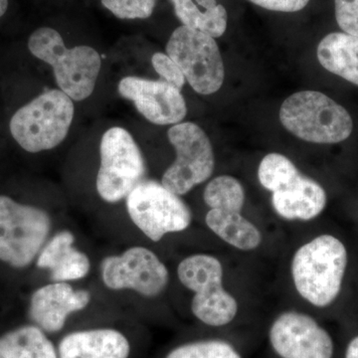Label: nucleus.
<instances>
[{
    "label": "nucleus",
    "mask_w": 358,
    "mask_h": 358,
    "mask_svg": "<svg viewBox=\"0 0 358 358\" xmlns=\"http://www.w3.org/2000/svg\"><path fill=\"white\" fill-rule=\"evenodd\" d=\"M348 264V249L341 239L331 234L313 238L294 254V288L313 307H329L343 289Z\"/></svg>",
    "instance_id": "1"
},
{
    "label": "nucleus",
    "mask_w": 358,
    "mask_h": 358,
    "mask_svg": "<svg viewBox=\"0 0 358 358\" xmlns=\"http://www.w3.org/2000/svg\"><path fill=\"white\" fill-rule=\"evenodd\" d=\"M258 179L272 193L273 208L286 220H313L326 209L324 188L301 173L285 155L277 152L266 155L259 164Z\"/></svg>",
    "instance_id": "2"
},
{
    "label": "nucleus",
    "mask_w": 358,
    "mask_h": 358,
    "mask_svg": "<svg viewBox=\"0 0 358 358\" xmlns=\"http://www.w3.org/2000/svg\"><path fill=\"white\" fill-rule=\"evenodd\" d=\"M28 49L34 57L51 66L59 89L73 101L86 100L93 94L100 74V54L92 47L67 48L57 30L41 27L28 40Z\"/></svg>",
    "instance_id": "3"
},
{
    "label": "nucleus",
    "mask_w": 358,
    "mask_h": 358,
    "mask_svg": "<svg viewBox=\"0 0 358 358\" xmlns=\"http://www.w3.org/2000/svg\"><path fill=\"white\" fill-rule=\"evenodd\" d=\"M279 117L285 129L308 143L336 145L348 140L353 131L348 110L317 91H301L288 96Z\"/></svg>",
    "instance_id": "4"
},
{
    "label": "nucleus",
    "mask_w": 358,
    "mask_h": 358,
    "mask_svg": "<svg viewBox=\"0 0 358 358\" xmlns=\"http://www.w3.org/2000/svg\"><path fill=\"white\" fill-rule=\"evenodd\" d=\"M74 103L61 90L45 92L20 108L11 117V136L31 154L58 147L69 133Z\"/></svg>",
    "instance_id": "5"
},
{
    "label": "nucleus",
    "mask_w": 358,
    "mask_h": 358,
    "mask_svg": "<svg viewBox=\"0 0 358 358\" xmlns=\"http://www.w3.org/2000/svg\"><path fill=\"white\" fill-rule=\"evenodd\" d=\"M223 277L222 264L209 254H194L179 263V282L194 293L192 312L205 326L225 327L236 317L239 306L224 289Z\"/></svg>",
    "instance_id": "6"
},
{
    "label": "nucleus",
    "mask_w": 358,
    "mask_h": 358,
    "mask_svg": "<svg viewBox=\"0 0 358 358\" xmlns=\"http://www.w3.org/2000/svg\"><path fill=\"white\" fill-rule=\"evenodd\" d=\"M52 219L48 212L0 195V261L26 268L36 261L48 241Z\"/></svg>",
    "instance_id": "7"
},
{
    "label": "nucleus",
    "mask_w": 358,
    "mask_h": 358,
    "mask_svg": "<svg viewBox=\"0 0 358 358\" xmlns=\"http://www.w3.org/2000/svg\"><path fill=\"white\" fill-rule=\"evenodd\" d=\"M126 205L131 222L152 242L183 232L192 223L188 205L157 181L143 179L129 193Z\"/></svg>",
    "instance_id": "8"
},
{
    "label": "nucleus",
    "mask_w": 358,
    "mask_h": 358,
    "mask_svg": "<svg viewBox=\"0 0 358 358\" xmlns=\"http://www.w3.org/2000/svg\"><path fill=\"white\" fill-rule=\"evenodd\" d=\"M145 164L140 148L127 129L115 127L103 134L96 192L108 203H117L145 178Z\"/></svg>",
    "instance_id": "9"
},
{
    "label": "nucleus",
    "mask_w": 358,
    "mask_h": 358,
    "mask_svg": "<svg viewBox=\"0 0 358 358\" xmlns=\"http://www.w3.org/2000/svg\"><path fill=\"white\" fill-rule=\"evenodd\" d=\"M176 150L173 164L164 171L162 185L179 196L210 178L215 167L211 141L194 122H179L167 131Z\"/></svg>",
    "instance_id": "10"
},
{
    "label": "nucleus",
    "mask_w": 358,
    "mask_h": 358,
    "mask_svg": "<svg viewBox=\"0 0 358 358\" xmlns=\"http://www.w3.org/2000/svg\"><path fill=\"white\" fill-rule=\"evenodd\" d=\"M166 54L179 66L196 93L211 95L222 87L225 69L213 37L180 26L167 42Z\"/></svg>",
    "instance_id": "11"
},
{
    "label": "nucleus",
    "mask_w": 358,
    "mask_h": 358,
    "mask_svg": "<svg viewBox=\"0 0 358 358\" xmlns=\"http://www.w3.org/2000/svg\"><path fill=\"white\" fill-rule=\"evenodd\" d=\"M100 274L103 284L110 291H131L148 299L160 296L169 282V268L154 251L143 246L105 257Z\"/></svg>",
    "instance_id": "12"
},
{
    "label": "nucleus",
    "mask_w": 358,
    "mask_h": 358,
    "mask_svg": "<svg viewBox=\"0 0 358 358\" xmlns=\"http://www.w3.org/2000/svg\"><path fill=\"white\" fill-rule=\"evenodd\" d=\"M268 343L280 358H333L331 334L313 317L296 310L282 313L268 329Z\"/></svg>",
    "instance_id": "13"
},
{
    "label": "nucleus",
    "mask_w": 358,
    "mask_h": 358,
    "mask_svg": "<svg viewBox=\"0 0 358 358\" xmlns=\"http://www.w3.org/2000/svg\"><path fill=\"white\" fill-rule=\"evenodd\" d=\"M120 95L131 101L148 122L159 126L179 124L187 114L180 90L166 81L126 77L117 86Z\"/></svg>",
    "instance_id": "14"
},
{
    "label": "nucleus",
    "mask_w": 358,
    "mask_h": 358,
    "mask_svg": "<svg viewBox=\"0 0 358 358\" xmlns=\"http://www.w3.org/2000/svg\"><path fill=\"white\" fill-rule=\"evenodd\" d=\"M91 300L88 289H74L70 282H51L32 294L30 319L45 333H58L70 315L85 310Z\"/></svg>",
    "instance_id": "15"
},
{
    "label": "nucleus",
    "mask_w": 358,
    "mask_h": 358,
    "mask_svg": "<svg viewBox=\"0 0 358 358\" xmlns=\"http://www.w3.org/2000/svg\"><path fill=\"white\" fill-rule=\"evenodd\" d=\"M74 233L61 230L48 239L36 259L37 268L48 270L51 282H71L83 280L91 271V260L75 247Z\"/></svg>",
    "instance_id": "16"
},
{
    "label": "nucleus",
    "mask_w": 358,
    "mask_h": 358,
    "mask_svg": "<svg viewBox=\"0 0 358 358\" xmlns=\"http://www.w3.org/2000/svg\"><path fill=\"white\" fill-rule=\"evenodd\" d=\"M57 350L59 358H129L131 343L122 331L99 327L66 334Z\"/></svg>",
    "instance_id": "17"
},
{
    "label": "nucleus",
    "mask_w": 358,
    "mask_h": 358,
    "mask_svg": "<svg viewBox=\"0 0 358 358\" xmlns=\"http://www.w3.org/2000/svg\"><path fill=\"white\" fill-rule=\"evenodd\" d=\"M317 56L324 69L358 86V37L329 33L320 42Z\"/></svg>",
    "instance_id": "18"
},
{
    "label": "nucleus",
    "mask_w": 358,
    "mask_h": 358,
    "mask_svg": "<svg viewBox=\"0 0 358 358\" xmlns=\"http://www.w3.org/2000/svg\"><path fill=\"white\" fill-rule=\"evenodd\" d=\"M205 223L216 236L241 251H253L262 243L260 230L239 212L210 209Z\"/></svg>",
    "instance_id": "19"
},
{
    "label": "nucleus",
    "mask_w": 358,
    "mask_h": 358,
    "mask_svg": "<svg viewBox=\"0 0 358 358\" xmlns=\"http://www.w3.org/2000/svg\"><path fill=\"white\" fill-rule=\"evenodd\" d=\"M171 1L176 15L186 27L199 30L213 38L222 36L227 29V11L217 0Z\"/></svg>",
    "instance_id": "20"
},
{
    "label": "nucleus",
    "mask_w": 358,
    "mask_h": 358,
    "mask_svg": "<svg viewBox=\"0 0 358 358\" xmlns=\"http://www.w3.org/2000/svg\"><path fill=\"white\" fill-rule=\"evenodd\" d=\"M0 358H59L58 350L37 326H23L0 336Z\"/></svg>",
    "instance_id": "21"
},
{
    "label": "nucleus",
    "mask_w": 358,
    "mask_h": 358,
    "mask_svg": "<svg viewBox=\"0 0 358 358\" xmlns=\"http://www.w3.org/2000/svg\"><path fill=\"white\" fill-rule=\"evenodd\" d=\"M203 199L210 209L241 213L245 190L241 182L233 176H219L209 181L205 187Z\"/></svg>",
    "instance_id": "22"
},
{
    "label": "nucleus",
    "mask_w": 358,
    "mask_h": 358,
    "mask_svg": "<svg viewBox=\"0 0 358 358\" xmlns=\"http://www.w3.org/2000/svg\"><path fill=\"white\" fill-rule=\"evenodd\" d=\"M166 358H242V355L229 341L211 338L176 346Z\"/></svg>",
    "instance_id": "23"
},
{
    "label": "nucleus",
    "mask_w": 358,
    "mask_h": 358,
    "mask_svg": "<svg viewBox=\"0 0 358 358\" xmlns=\"http://www.w3.org/2000/svg\"><path fill=\"white\" fill-rule=\"evenodd\" d=\"M102 4L120 20H145L154 13L157 0H102Z\"/></svg>",
    "instance_id": "24"
},
{
    "label": "nucleus",
    "mask_w": 358,
    "mask_h": 358,
    "mask_svg": "<svg viewBox=\"0 0 358 358\" xmlns=\"http://www.w3.org/2000/svg\"><path fill=\"white\" fill-rule=\"evenodd\" d=\"M334 13L339 28L358 37V0H334Z\"/></svg>",
    "instance_id": "25"
},
{
    "label": "nucleus",
    "mask_w": 358,
    "mask_h": 358,
    "mask_svg": "<svg viewBox=\"0 0 358 358\" xmlns=\"http://www.w3.org/2000/svg\"><path fill=\"white\" fill-rule=\"evenodd\" d=\"M155 72L167 83L181 90L185 84V76L179 66L167 54L155 53L152 58Z\"/></svg>",
    "instance_id": "26"
},
{
    "label": "nucleus",
    "mask_w": 358,
    "mask_h": 358,
    "mask_svg": "<svg viewBox=\"0 0 358 358\" xmlns=\"http://www.w3.org/2000/svg\"><path fill=\"white\" fill-rule=\"evenodd\" d=\"M256 6L279 13H296L308 6L310 0H249Z\"/></svg>",
    "instance_id": "27"
},
{
    "label": "nucleus",
    "mask_w": 358,
    "mask_h": 358,
    "mask_svg": "<svg viewBox=\"0 0 358 358\" xmlns=\"http://www.w3.org/2000/svg\"><path fill=\"white\" fill-rule=\"evenodd\" d=\"M345 358H358V336H355L346 346Z\"/></svg>",
    "instance_id": "28"
},
{
    "label": "nucleus",
    "mask_w": 358,
    "mask_h": 358,
    "mask_svg": "<svg viewBox=\"0 0 358 358\" xmlns=\"http://www.w3.org/2000/svg\"><path fill=\"white\" fill-rule=\"evenodd\" d=\"M8 8V0H0V17L6 14Z\"/></svg>",
    "instance_id": "29"
}]
</instances>
